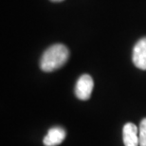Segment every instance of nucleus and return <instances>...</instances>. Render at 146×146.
<instances>
[{
	"instance_id": "39448f33",
	"label": "nucleus",
	"mask_w": 146,
	"mask_h": 146,
	"mask_svg": "<svg viewBox=\"0 0 146 146\" xmlns=\"http://www.w3.org/2000/svg\"><path fill=\"white\" fill-rule=\"evenodd\" d=\"M122 139L125 146H139V128L132 122H127L122 130Z\"/></svg>"
},
{
	"instance_id": "f03ea898",
	"label": "nucleus",
	"mask_w": 146,
	"mask_h": 146,
	"mask_svg": "<svg viewBox=\"0 0 146 146\" xmlns=\"http://www.w3.org/2000/svg\"><path fill=\"white\" fill-rule=\"evenodd\" d=\"M94 82L90 75L84 74L78 79L75 86V95L78 99L82 101L88 100L91 96Z\"/></svg>"
},
{
	"instance_id": "7ed1b4c3",
	"label": "nucleus",
	"mask_w": 146,
	"mask_h": 146,
	"mask_svg": "<svg viewBox=\"0 0 146 146\" xmlns=\"http://www.w3.org/2000/svg\"><path fill=\"white\" fill-rule=\"evenodd\" d=\"M132 60L137 68L146 70V37L141 38L136 43L133 48Z\"/></svg>"
},
{
	"instance_id": "20e7f679",
	"label": "nucleus",
	"mask_w": 146,
	"mask_h": 146,
	"mask_svg": "<svg viewBox=\"0 0 146 146\" xmlns=\"http://www.w3.org/2000/svg\"><path fill=\"white\" fill-rule=\"evenodd\" d=\"M66 130L62 127L55 126L48 131V134L43 139L45 146H57L61 144L66 139Z\"/></svg>"
},
{
	"instance_id": "0eeeda50",
	"label": "nucleus",
	"mask_w": 146,
	"mask_h": 146,
	"mask_svg": "<svg viewBox=\"0 0 146 146\" xmlns=\"http://www.w3.org/2000/svg\"><path fill=\"white\" fill-rule=\"evenodd\" d=\"M52 2H61V1H64V0H50Z\"/></svg>"
},
{
	"instance_id": "f257e3e1",
	"label": "nucleus",
	"mask_w": 146,
	"mask_h": 146,
	"mask_svg": "<svg viewBox=\"0 0 146 146\" xmlns=\"http://www.w3.org/2000/svg\"><path fill=\"white\" fill-rule=\"evenodd\" d=\"M69 50L63 44H54L45 50L40 60V68L45 72L57 70L68 62Z\"/></svg>"
},
{
	"instance_id": "423d86ee",
	"label": "nucleus",
	"mask_w": 146,
	"mask_h": 146,
	"mask_svg": "<svg viewBox=\"0 0 146 146\" xmlns=\"http://www.w3.org/2000/svg\"><path fill=\"white\" fill-rule=\"evenodd\" d=\"M139 146H146V118H144L139 123Z\"/></svg>"
}]
</instances>
